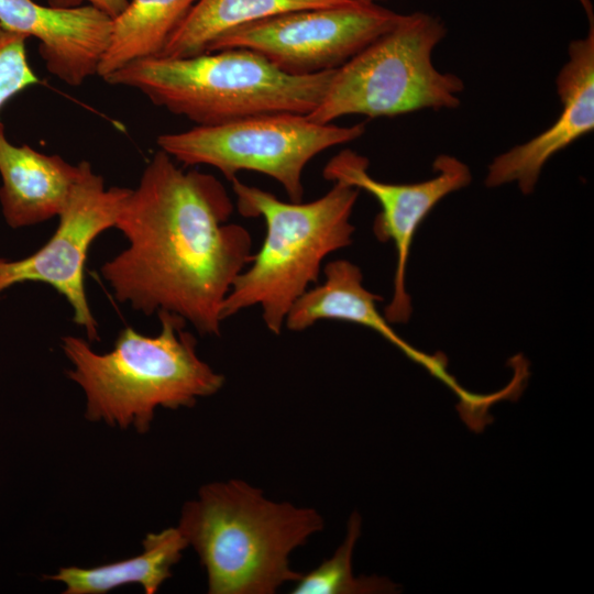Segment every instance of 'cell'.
Here are the masks:
<instances>
[{
  "label": "cell",
  "instance_id": "obj_1",
  "mask_svg": "<svg viewBox=\"0 0 594 594\" xmlns=\"http://www.w3.org/2000/svg\"><path fill=\"white\" fill-rule=\"evenodd\" d=\"M212 175L185 172L160 150L130 189L114 228L128 246L100 267L114 298L145 315L165 310L219 336L221 309L252 258V239Z\"/></svg>",
  "mask_w": 594,
  "mask_h": 594
},
{
  "label": "cell",
  "instance_id": "obj_2",
  "mask_svg": "<svg viewBox=\"0 0 594 594\" xmlns=\"http://www.w3.org/2000/svg\"><path fill=\"white\" fill-rule=\"evenodd\" d=\"M323 525L316 509L271 501L233 479L201 486L178 529L206 570L208 593L273 594L301 578L289 556Z\"/></svg>",
  "mask_w": 594,
  "mask_h": 594
},
{
  "label": "cell",
  "instance_id": "obj_3",
  "mask_svg": "<svg viewBox=\"0 0 594 594\" xmlns=\"http://www.w3.org/2000/svg\"><path fill=\"white\" fill-rule=\"evenodd\" d=\"M157 315V336L125 327L107 353H97L78 337L62 339L73 365L67 376L85 393L88 420L144 433L158 407H191L222 387L224 376L198 356L197 339L185 329L187 321L165 310Z\"/></svg>",
  "mask_w": 594,
  "mask_h": 594
},
{
  "label": "cell",
  "instance_id": "obj_4",
  "mask_svg": "<svg viewBox=\"0 0 594 594\" xmlns=\"http://www.w3.org/2000/svg\"><path fill=\"white\" fill-rule=\"evenodd\" d=\"M333 70L289 75L254 51L227 48L145 58L103 79L136 89L153 105L197 125L210 127L271 113L307 116L323 98Z\"/></svg>",
  "mask_w": 594,
  "mask_h": 594
},
{
  "label": "cell",
  "instance_id": "obj_5",
  "mask_svg": "<svg viewBox=\"0 0 594 594\" xmlns=\"http://www.w3.org/2000/svg\"><path fill=\"white\" fill-rule=\"evenodd\" d=\"M231 183L238 211L246 218H263L266 234L250 266L235 278L221 318L260 306L268 330L279 334L294 302L318 280L323 258L352 243L350 217L360 190L333 182L326 195L302 204L285 202L237 177Z\"/></svg>",
  "mask_w": 594,
  "mask_h": 594
},
{
  "label": "cell",
  "instance_id": "obj_6",
  "mask_svg": "<svg viewBox=\"0 0 594 594\" xmlns=\"http://www.w3.org/2000/svg\"><path fill=\"white\" fill-rule=\"evenodd\" d=\"M446 34L444 23L435 15L402 14L389 31L333 70L323 98L307 117L332 123L349 114L380 118L457 108L463 80L432 63V52Z\"/></svg>",
  "mask_w": 594,
  "mask_h": 594
},
{
  "label": "cell",
  "instance_id": "obj_7",
  "mask_svg": "<svg viewBox=\"0 0 594 594\" xmlns=\"http://www.w3.org/2000/svg\"><path fill=\"white\" fill-rule=\"evenodd\" d=\"M364 132V123L340 127L315 122L306 114L271 113L161 134L157 144L177 162L212 166L230 182L241 170L267 175L283 186L290 201L298 202L307 164L322 151L354 141Z\"/></svg>",
  "mask_w": 594,
  "mask_h": 594
},
{
  "label": "cell",
  "instance_id": "obj_8",
  "mask_svg": "<svg viewBox=\"0 0 594 594\" xmlns=\"http://www.w3.org/2000/svg\"><path fill=\"white\" fill-rule=\"evenodd\" d=\"M400 16L377 3L361 2L295 10L237 26L207 52L246 48L286 74L312 75L337 69Z\"/></svg>",
  "mask_w": 594,
  "mask_h": 594
},
{
  "label": "cell",
  "instance_id": "obj_9",
  "mask_svg": "<svg viewBox=\"0 0 594 594\" xmlns=\"http://www.w3.org/2000/svg\"><path fill=\"white\" fill-rule=\"evenodd\" d=\"M80 165V176L48 241L21 260L0 258V295L20 283L50 285L68 301L73 309V321L85 329L92 342L99 340V336L85 288L87 254L97 237L114 228L130 189L107 188L103 178L95 173L89 162L82 161Z\"/></svg>",
  "mask_w": 594,
  "mask_h": 594
},
{
  "label": "cell",
  "instance_id": "obj_10",
  "mask_svg": "<svg viewBox=\"0 0 594 594\" xmlns=\"http://www.w3.org/2000/svg\"><path fill=\"white\" fill-rule=\"evenodd\" d=\"M435 176L414 184H392L369 174V160L352 150H343L324 166L327 180L342 182L371 194L381 211L373 223V231L381 242L392 241L396 251L394 292L384 309L389 323H406L413 312L406 289V270L414 237L435 206L451 193L471 183L466 164L454 156L438 155L432 164Z\"/></svg>",
  "mask_w": 594,
  "mask_h": 594
},
{
  "label": "cell",
  "instance_id": "obj_11",
  "mask_svg": "<svg viewBox=\"0 0 594 594\" xmlns=\"http://www.w3.org/2000/svg\"><path fill=\"white\" fill-rule=\"evenodd\" d=\"M580 1L588 31L570 42L568 62L556 78L560 114L535 138L496 156L487 168V187L516 183L522 194H531L548 161L594 129V19L590 0Z\"/></svg>",
  "mask_w": 594,
  "mask_h": 594
},
{
  "label": "cell",
  "instance_id": "obj_12",
  "mask_svg": "<svg viewBox=\"0 0 594 594\" xmlns=\"http://www.w3.org/2000/svg\"><path fill=\"white\" fill-rule=\"evenodd\" d=\"M111 21L89 4L55 8L34 0H0V26L36 38L47 72L72 87L98 75Z\"/></svg>",
  "mask_w": 594,
  "mask_h": 594
},
{
  "label": "cell",
  "instance_id": "obj_13",
  "mask_svg": "<svg viewBox=\"0 0 594 594\" xmlns=\"http://www.w3.org/2000/svg\"><path fill=\"white\" fill-rule=\"evenodd\" d=\"M322 285L307 289L292 306L285 324L292 331H302L321 319H334L364 326L395 345L409 360L422 366L458 397L466 389L448 371V359L441 353L427 354L397 334L377 310L383 298L363 286L361 270L346 260H336L324 266Z\"/></svg>",
  "mask_w": 594,
  "mask_h": 594
},
{
  "label": "cell",
  "instance_id": "obj_14",
  "mask_svg": "<svg viewBox=\"0 0 594 594\" xmlns=\"http://www.w3.org/2000/svg\"><path fill=\"white\" fill-rule=\"evenodd\" d=\"M81 165L31 146L14 145L0 122V204L7 224L25 228L58 217L67 206Z\"/></svg>",
  "mask_w": 594,
  "mask_h": 594
},
{
  "label": "cell",
  "instance_id": "obj_15",
  "mask_svg": "<svg viewBox=\"0 0 594 594\" xmlns=\"http://www.w3.org/2000/svg\"><path fill=\"white\" fill-rule=\"evenodd\" d=\"M142 544L143 551L135 557L94 568L65 566L45 579L63 583L65 594H103L127 584L155 594L172 576L188 543L176 527L146 535Z\"/></svg>",
  "mask_w": 594,
  "mask_h": 594
},
{
  "label": "cell",
  "instance_id": "obj_16",
  "mask_svg": "<svg viewBox=\"0 0 594 594\" xmlns=\"http://www.w3.org/2000/svg\"><path fill=\"white\" fill-rule=\"evenodd\" d=\"M197 1L131 0L111 21L98 75L106 78L133 62L160 56Z\"/></svg>",
  "mask_w": 594,
  "mask_h": 594
},
{
  "label": "cell",
  "instance_id": "obj_17",
  "mask_svg": "<svg viewBox=\"0 0 594 594\" xmlns=\"http://www.w3.org/2000/svg\"><path fill=\"white\" fill-rule=\"evenodd\" d=\"M353 0H198L168 40L160 57L206 53L226 32L282 13L343 6ZM158 57V56H157Z\"/></svg>",
  "mask_w": 594,
  "mask_h": 594
},
{
  "label": "cell",
  "instance_id": "obj_18",
  "mask_svg": "<svg viewBox=\"0 0 594 594\" xmlns=\"http://www.w3.org/2000/svg\"><path fill=\"white\" fill-rule=\"evenodd\" d=\"M361 535V517L354 512L348 522V534L333 556L295 582L293 594H372L395 593L397 585L376 575L354 578L352 554Z\"/></svg>",
  "mask_w": 594,
  "mask_h": 594
},
{
  "label": "cell",
  "instance_id": "obj_19",
  "mask_svg": "<svg viewBox=\"0 0 594 594\" xmlns=\"http://www.w3.org/2000/svg\"><path fill=\"white\" fill-rule=\"evenodd\" d=\"M28 38L0 26V110L18 94L41 84L28 61Z\"/></svg>",
  "mask_w": 594,
  "mask_h": 594
},
{
  "label": "cell",
  "instance_id": "obj_20",
  "mask_svg": "<svg viewBox=\"0 0 594 594\" xmlns=\"http://www.w3.org/2000/svg\"><path fill=\"white\" fill-rule=\"evenodd\" d=\"M88 3L102 11L111 19L120 14L128 6V0H47V4L55 8H74Z\"/></svg>",
  "mask_w": 594,
  "mask_h": 594
},
{
  "label": "cell",
  "instance_id": "obj_21",
  "mask_svg": "<svg viewBox=\"0 0 594 594\" xmlns=\"http://www.w3.org/2000/svg\"><path fill=\"white\" fill-rule=\"evenodd\" d=\"M353 1L361 2V3H377L385 0H353Z\"/></svg>",
  "mask_w": 594,
  "mask_h": 594
}]
</instances>
